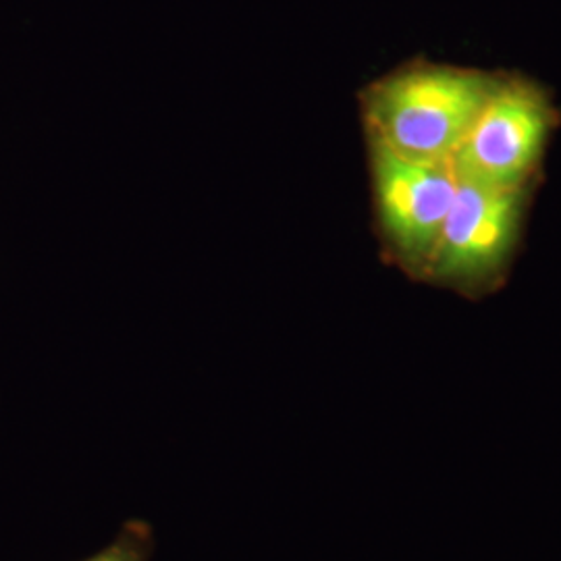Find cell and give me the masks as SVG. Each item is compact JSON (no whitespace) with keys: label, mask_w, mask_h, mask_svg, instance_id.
<instances>
[{"label":"cell","mask_w":561,"mask_h":561,"mask_svg":"<svg viewBox=\"0 0 561 561\" xmlns=\"http://www.w3.org/2000/svg\"><path fill=\"white\" fill-rule=\"evenodd\" d=\"M500 80V71L410 60L362 90L366 140L408 159L451 161Z\"/></svg>","instance_id":"obj_1"},{"label":"cell","mask_w":561,"mask_h":561,"mask_svg":"<svg viewBox=\"0 0 561 561\" xmlns=\"http://www.w3.org/2000/svg\"><path fill=\"white\" fill-rule=\"evenodd\" d=\"M535 187L495 190L458 180L422 283L472 301L497 294L516 259Z\"/></svg>","instance_id":"obj_2"},{"label":"cell","mask_w":561,"mask_h":561,"mask_svg":"<svg viewBox=\"0 0 561 561\" xmlns=\"http://www.w3.org/2000/svg\"><path fill=\"white\" fill-rule=\"evenodd\" d=\"M558 125V106L541 83L518 73H502L495 92L451 157V169L460 181L495 190L537 185Z\"/></svg>","instance_id":"obj_3"},{"label":"cell","mask_w":561,"mask_h":561,"mask_svg":"<svg viewBox=\"0 0 561 561\" xmlns=\"http://www.w3.org/2000/svg\"><path fill=\"white\" fill-rule=\"evenodd\" d=\"M368 141L375 221L385 256L424 280L451 210L458 178L449 161H419Z\"/></svg>","instance_id":"obj_4"},{"label":"cell","mask_w":561,"mask_h":561,"mask_svg":"<svg viewBox=\"0 0 561 561\" xmlns=\"http://www.w3.org/2000/svg\"><path fill=\"white\" fill-rule=\"evenodd\" d=\"M144 549L146 541L141 539V530H138V535L127 530L111 547L102 549L101 553L85 561H144Z\"/></svg>","instance_id":"obj_5"}]
</instances>
